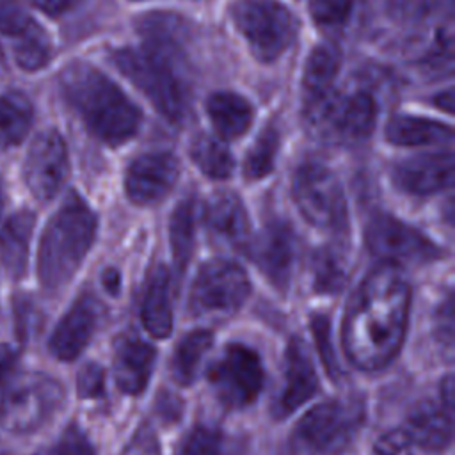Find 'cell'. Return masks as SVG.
Masks as SVG:
<instances>
[{"mask_svg":"<svg viewBox=\"0 0 455 455\" xmlns=\"http://www.w3.org/2000/svg\"><path fill=\"white\" fill-rule=\"evenodd\" d=\"M411 309V288L396 265L375 267L352 295L343 320V348L352 364L375 371L398 354Z\"/></svg>","mask_w":455,"mask_h":455,"instance_id":"obj_1","label":"cell"},{"mask_svg":"<svg viewBox=\"0 0 455 455\" xmlns=\"http://www.w3.org/2000/svg\"><path fill=\"white\" fill-rule=\"evenodd\" d=\"M59 85L66 101L100 140L117 146L137 133L139 108L94 66L82 60L69 62L59 75Z\"/></svg>","mask_w":455,"mask_h":455,"instance_id":"obj_2","label":"cell"},{"mask_svg":"<svg viewBox=\"0 0 455 455\" xmlns=\"http://www.w3.org/2000/svg\"><path fill=\"white\" fill-rule=\"evenodd\" d=\"M98 220L87 203L71 194L46 224L37 252V275L43 288L55 291L69 283L87 256Z\"/></svg>","mask_w":455,"mask_h":455,"instance_id":"obj_3","label":"cell"},{"mask_svg":"<svg viewBox=\"0 0 455 455\" xmlns=\"http://www.w3.org/2000/svg\"><path fill=\"white\" fill-rule=\"evenodd\" d=\"M306 119L318 137L338 144H355L373 132L377 105L370 92L341 94L331 89L306 101Z\"/></svg>","mask_w":455,"mask_h":455,"instance_id":"obj_4","label":"cell"},{"mask_svg":"<svg viewBox=\"0 0 455 455\" xmlns=\"http://www.w3.org/2000/svg\"><path fill=\"white\" fill-rule=\"evenodd\" d=\"M357 402L331 400L313 407L290 435V455H339L363 423Z\"/></svg>","mask_w":455,"mask_h":455,"instance_id":"obj_5","label":"cell"},{"mask_svg":"<svg viewBox=\"0 0 455 455\" xmlns=\"http://www.w3.org/2000/svg\"><path fill=\"white\" fill-rule=\"evenodd\" d=\"M112 60L117 69L148 96L164 117L174 123L183 117L187 107L185 94L169 57L148 46L114 50Z\"/></svg>","mask_w":455,"mask_h":455,"instance_id":"obj_6","label":"cell"},{"mask_svg":"<svg viewBox=\"0 0 455 455\" xmlns=\"http://www.w3.org/2000/svg\"><path fill=\"white\" fill-rule=\"evenodd\" d=\"M231 18L261 62L277 60L297 34L293 14L277 0H236Z\"/></svg>","mask_w":455,"mask_h":455,"instance_id":"obj_7","label":"cell"},{"mask_svg":"<svg viewBox=\"0 0 455 455\" xmlns=\"http://www.w3.org/2000/svg\"><path fill=\"white\" fill-rule=\"evenodd\" d=\"M64 391L44 373L12 379L0 396V421L16 434H28L43 427L60 407Z\"/></svg>","mask_w":455,"mask_h":455,"instance_id":"obj_8","label":"cell"},{"mask_svg":"<svg viewBox=\"0 0 455 455\" xmlns=\"http://www.w3.org/2000/svg\"><path fill=\"white\" fill-rule=\"evenodd\" d=\"M251 284L243 268L228 259H212L201 267L190 288V311L199 318H226L249 297Z\"/></svg>","mask_w":455,"mask_h":455,"instance_id":"obj_9","label":"cell"},{"mask_svg":"<svg viewBox=\"0 0 455 455\" xmlns=\"http://www.w3.org/2000/svg\"><path fill=\"white\" fill-rule=\"evenodd\" d=\"M263 379L258 352L243 343H229L208 370L217 400L229 411L251 405L263 387Z\"/></svg>","mask_w":455,"mask_h":455,"instance_id":"obj_10","label":"cell"},{"mask_svg":"<svg viewBox=\"0 0 455 455\" xmlns=\"http://www.w3.org/2000/svg\"><path fill=\"white\" fill-rule=\"evenodd\" d=\"M293 199L302 217L316 228H336L345 220L343 190L336 174L316 160L300 164L293 176Z\"/></svg>","mask_w":455,"mask_h":455,"instance_id":"obj_11","label":"cell"},{"mask_svg":"<svg viewBox=\"0 0 455 455\" xmlns=\"http://www.w3.org/2000/svg\"><path fill=\"white\" fill-rule=\"evenodd\" d=\"M364 242L371 254L391 265L428 263L443 254L423 233L389 215H377L368 222Z\"/></svg>","mask_w":455,"mask_h":455,"instance_id":"obj_12","label":"cell"},{"mask_svg":"<svg viewBox=\"0 0 455 455\" xmlns=\"http://www.w3.org/2000/svg\"><path fill=\"white\" fill-rule=\"evenodd\" d=\"M69 169L68 148L57 130L41 132L30 144L23 165V178L39 201H50L62 187Z\"/></svg>","mask_w":455,"mask_h":455,"instance_id":"obj_13","label":"cell"},{"mask_svg":"<svg viewBox=\"0 0 455 455\" xmlns=\"http://www.w3.org/2000/svg\"><path fill=\"white\" fill-rule=\"evenodd\" d=\"M245 251L275 288L286 290L293 265V231L286 222H268Z\"/></svg>","mask_w":455,"mask_h":455,"instance_id":"obj_14","label":"cell"},{"mask_svg":"<svg viewBox=\"0 0 455 455\" xmlns=\"http://www.w3.org/2000/svg\"><path fill=\"white\" fill-rule=\"evenodd\" d=\"M178 180V160L167 151L137 156L126 171V194L137 204H153L164 199Z\"/></svg>","mask_w":455,"mask_h":455,"instance_id":"obj_15","label":"cell"},{"mask_svg":"<svg viewBox=\"0 0 455 455\" xmlns=\"http://www.w3.org/2000/svg\"><path fill=\"white\" fill-rule=\"evenodd\" d=\"M100 302L92 293H82L57 323L50 350L60 361H73L87 347L100 322Z\"/></svg>","mask_w":455,"mask_h":455,"instance_id":"obj_16","label":"cell"},{"mask_svg":"<svg viewBox=\"0 0 455 455\" xmlns=\"http://www.w3.org/2000/svg\"><path fill=\"white\" fill-rule=\"evenodd\" d=\"M318 389V377L300 338H291L284 355V384L274 402V416L286 418Z\"/></svg>","mask_w":455,"mask_h":455,"instance_id":"obj_17","label":"cell"},{"mask_svg":"<svg viewBox=\"0 0 455 455\" xmlns=\"http://www.w3.org/2000/svg\"><path fill=\"white\" fill-rule=\"evenodd\" d=\"M395 185L412 196H427L446 188L453 180V155L428 153L395 164L391 171Z\"/></svg>","mask_w":455,"mask_h":455,"instance_id":"obj_18","label":"cell"},{"mask_svg":"<svg viewBox=\"0 0 455 455\" xmlns=\"http://www.w3.org/2000/svg\"><path fill=\"white\" fill-rule=\"evenodd\" d=\"M453 403L439 400H425L411 412L407 419V437L411 443L428 451H443L451 443Z\"/></svg>","mask_w":455,"mask_h":455,"instance_id":"obj_19","label":"cell"},{"mask_svg":"<svg viewBox=\"0 0 455 455\" xmlns=\"http://www.w3.org/2000/svg\"><path fill=\"white\" fill-rule=\"evenodd\" d=\"M155 348L137 336H124L116 343L114 375L121 391L139 395L144 391L153 364Z\"/></svg>","mask_w":455,"mask_h":455,"instance_id":"obj_20","label":"cell"},{"mask_svg":"<svg viewBox=\"0 0 455 455\" xmlns=\"http://www.w3.org/2000/svg\"><path fill=\"white\" fill-rule=\"evenodd\" d=\"M208 229L231 245H245L249 238V219L243 203L233 192L215 194L204 212Z\"/></svg>","mask_w":455,"mask_h":455,"instance_id":"obj_21","label":"cell"},{"mask_svg":"<svg viewBox=\"0 0 455 455\" xmlns=\"http://www.w3.org/2000/svg\"><path fill=\"white\" fill-rule=\"evenodd\" d=\"M34 222V213L23 210L11 215L0 229V263L12 277H20L25 272Z\"/></svg>","mask_w":455,"mask_h":455,"instance_id":"obj_22","label":"cell"},{"mask_svg":"<svg viewBox=\"0 0 455 455\" xmlns=\"http://www.w3.org/2000/svg\"><path fill=\"white\" fill-rule=\"evenodd\" d=\"M171 277L165 267H158L148 284L142 304V323L153 338H167L172 329Z\"/></svg>","mask_w":455,"mask_h":455,"instance_id":"obj_23","label":"cell"},{"mask_svg":"<svg viewBox=\"0 0 455 455\" xmlns=\"http://www.w3.org/2000/svg\"><path fill=\"white\" fill-rule=\"evenodd\" d=\"M206 112L222 139H236L252 123L251 103L235 92H215L208 98Z\"/></svg>","mask_w":455,"mask_h":455,"instance_id":"obj_24","label":"cell"},{"mask_svg":"<svg viewBox=\"0 0 455 455\" xmlns=\"http://www.w3.org/2000/svg\"><path fill=\"white\" fill-rule=\"evenodd\" d=\"M450 126L414 116H395L386 126V139L396 146H430L450 142Z\"/></svg>","mask_w":455,"mask_h":455,"instance_id":"obj_25","label":"cell"},{"mask_svg":"<svg viewBox=\"0 0 455 455\" xmlns=\"http://www.w3.org/2000/svg\"><path fill=\"white\" fill-rule=\"evenodd\" d=\"M34 108L28 98L21 92L0 94V144L16 146L30 130Z\"/></svg>","mask_w":455,"mask_h":455,"instance_id":"obj_26","label":"cell"},{"mask_svg":"<svg viewBox=\"0 0 455 455\" xmlns=\"http://www.w3.org/2000/svg\"><path fill=\"white\" fill-rule=\"evenodd\" d=\"M339 53L332 46H318L311 52L306 69H304V91L306 101L315 100L331 89H334V80L339 71Z\"/></svg>","mask_w":455,"mask_h":455,"instance_id":"obj_27","label":"cell"},{"mask_svg":"<svg viewBox=\"0 0 455 455\" xmlns=\"http://www.w3.org/2000/svg\"><path fill=\"white\" fill-rule=\"evenodd\" d=\"M210 345H212V332L203 329L188 332L180 341L172 357V366H171L172 379L180 386H190L196 380L199 364L203 361V355L208 352Z\"/></svg>","mask_w":455,"mask_h":455,"instance_id":"obj_28","label":"cell"},{"mask_svg":"<svg viewBox=\"0 0 455 455\" xmlns=\"http://www.w3.org/2000/svg\"><path fill=\"white\" fill-rule=\"evenodd\" d=\"M192 160L210 178H228L233 171V156L228 148L212 135L201 133L194 139L190 148Z\"/></svg>","mask_w":455,"mask_h":455,"instance_id":"obj_29","label":"cell"},{"mask_svg":"<svg viewBox=\"0 0 455 455\" xmlns=\"http://www.w3.org/2000/svg\"><path fill=\"white\" fill-rule=\"evenodd\" d=\"M12 53L16 64L25 71L44 68L52 57V43L46 30L39 25L27 36L12 41Z\"/></svg>","mask_w":455,"mask_h":455,"instance_id":"obj_30","label":"cell"},{"mask_svg":"<svg viewBox=\"0 0 455 455\" xmlns=\"http://www.w3.org/2000/svg\"><path fill=\"white\" fill-rule=\"evenodd\" d=\"M311 274L316 291L336 293L347 279L345 261L339 252L332 249H320L311 259Z\"/></svg>","mask_w":455,"mask_h":455,"instance_id":"obj_31","label":"cell"},{"mask_svg":"<svg viewBox=\"0 0 455 455\" xmlns=\"http://www.w3.org/2000/svg\"><path fill=\"white\" fill-rule=\"evenodd\" d=\"M171 247L178 268H183L192 252L194 242V204L192 201H183L178 204L169 224Z\"/></svg>","mask_w":455,"mask_h":455,"instance_id":"obj_32","label":"cell"},{"mask_svg":"<svg viewBox=\"0 0 455 455\" xmlns=\"http://www.w3.org/2000/svg\"><path fill=\"white\" fill-rule=\"evenodd\" d=\"M277 148L279 130L275 128V124H268L259 133L245 158V176L251 180H261L263 176H267L274 167Z\"/></svg>","mask_w":455,"mask_h":455,"instance_id":"obj_33","label":"cell"},{"mask_svg":"<svg viewBox=\"0 0 455 455\" xmlns=\"http://www.w3.org/2000/svg\"><path fill=\"white\" fill-rule=\"evenodd\" d=\"M357 0H311L309 12L315 23L331 34L345 30L354 18Z\"/></svg>","mask_w":455,"mask_h":455,"instance_id":"obj_34","label":"cell"},{"mask_svg":"<svg viewBox=\"0 0 455 455\" xmlns=\"http://www.w3.org/2000/svg\"><path fill=\"white\" fill-rule=\"evenodd\" d=\"M39 23L14 0H0V32L12 37V41L32 32Z\"/></svg>","mask_w":455,"mask_h":455,"instance_id":"obj_35","label":"cell"},{"mask_svg":"<svg viewBox=\"0 0 455 455\" xmlns=\"http://www.w3.org/2000/svg\"><path fill=\"white\" fill-rule=\"evenodd\" d=\"M36 455H94V450L87 435L76 425H69L55 443Z\"/></svg>","mask_w":455,"mask_h":455,"instance_id":"obj_36","label":"cell"},{"mask_svg":"<svg viewBox=\"0 0 455 455\" xmlns=\"http://www.w3.org/2000/svg\"><path fill=\"white\" fill-rule=\"evenodd\" d=\"M181 455H226L222 435L208 427H196L187 437Z\"/></svg>","mask_w":455,"mask_h":455,"instance_id":"obj_37","label":"cell"},{"mask_svg":"<svg viewBox=\"0 0 455 455\" xmlns=\"http://www.w3.org/2000/svg\"><path fill=\"white\" fill-rule=\"evenodd\" d=\"M311 332L316 339V350L322 357V363L325 366V370L329 371V375L332 379H338L339 375V366L336 363V355H334V348L331 343V329H329V318L323 315H315L311 316Z\"/></svg>","mask_w":455,"mask_h":455,"instance_id":"obj_38","label":"cell"},{"mask_svg":"<svg viewBox=\"0 0 455 455\" xmlns=\"http://www.w3.org/2000/svg\"><path fill=\"white\" fill-rule=\"evenodd\" d=\"M121 455H160V444L155 428L149 423H142L135 430Z\"/></svg>","mask_w":455,"mask_h":455,"instance_id":"obj_39","label":"cell"},{"mask_svg":"<svg viewBox=\"0 0 455 455\" xmlns=\"http://www.w3.org/2000/svg\"><path fill=\"white\" fill-rule=\"evenodd\" d=\"M76 389L80 398H98L105 389V373L101 366L89 363L85 364L76 377Z\"/></svg>","mask_w":455,"mask_h":455,"instance_id":"obj_40","label":"cell"},{"mask_svg":"<svg viewBox=\"0 0 455 455\" xmlns=\"http://www.w3.org/2000/svg\"><path fill=\"white\" fill-rule=\"evenodd\" d=\"M412 443L403 430H389L373 444L371 455H412Z\"/></svg>","mask_w":455,"mask_h":455,"instance_id":"obj_41","label":"cell"},{"mask_svg":"<svg viewBox=\"0 0 455 455\" xmlns=\"http://www.w3.org/2000/svg\"><path fill=\"white\" fill-rule=\"evenodd\" d=\"M435 332H437V339H439L448 350H451V345H453V309H451V297H448V299L444 300V304L441 306V309H439V313H437Z\"/></svg>","mask_w":455,"mask_h":455,"instance_id":"obj_42","label":"cell"},{"mask_svg":"<svg viewBox=\"0 0 455 455\" xmlns=\"http://www.w3.org/2000/svg\"><path fill=\"white\" fill-rule=\"evenodd\" d=\"M14 368H16V354L9 345L0 343V396L9 386V382L14 379Z\"/></svg>","mask_w":455,"mask_h":455,"instance_id":"obj_43","label":"cell"},{"mask_svg":"<svg viewBox=\"0 0 455 455\" xmlns=\"http://www.w3.org/2000/svg\"><path fill=\"white\" fill-rule=\"evenodd\" d=\"M36 7H39L41 11H44L46 14L57 16L66 12L68 9H71L78 0H30Z\"/></svg>","mask_w":455,"mask_h":455,"instance_id":"obj_44","label":"cell"},{"mask_svg":"<svg viewBox=\"0 0 455 455\" xmlns=\"http://www.w3.org/2000/svg\"><path fill=\"white\" fill-rule=\"evenodd\" d=\"M402 9L409 11V12H414V11H419L423 12L434 0H395Z\"/></svg>","mask_w":455,"mask_h":455,"instance_id":"obj_45","label":"cell"},{"mask_svg":"<svg viewBox=\"0 0 455 455\" xmlns=\"http://www.w3.org/2000/svg\"><path fill=\"white\" fill-rule=\"evenodd\" d=\"M435 105H437L439 108H443L444 112L451 114V112H453V91L448 89V91L441 92V94L435 98Z\"/></svg>","mask_w":455,"mask_h":455,"instance_id":"obj_46","label":"cell"},{"mask_svg":"<svg viewBox=\"0 0 455 455\" xmlns=\"http://www.w3.org/2000/svg\"><path fill=\"white\" fill-rule=\"evenodd\" d=\"M103 283H105V286L110 293H117V290H119V274L112 268L107 270L105 275H103Z\"/></svg>","mask_w":455,"mask_h":455,"instance_id":"obj_47","label":"cell"},{"mask_svg":"<svg viewBox=\"0 0 455 455\" xmlns=\"http://www.w3.org/2000/svg\"><path fill=\"white\" fill-rule=\"evenodd\" d=\"M2 208H4V190H2V183H0V213H2Z\"/></svg>","mask_w":455,"mask_h":455,"instance_id":"obj_48","label":"cell"},{"mask_svg":"<svg viewBox=\"0 0 455 455\" xmlns=\"http://www.w3.org/2000/svg\"><path fill=\"white\" fill-rule=\"evenodd\" d=\"M0 62H2V48H0Z\"/></svg>","mask_w":455,"mask_h":455,"instance_id":"obj_49","label":"cell"}]
</instances>
